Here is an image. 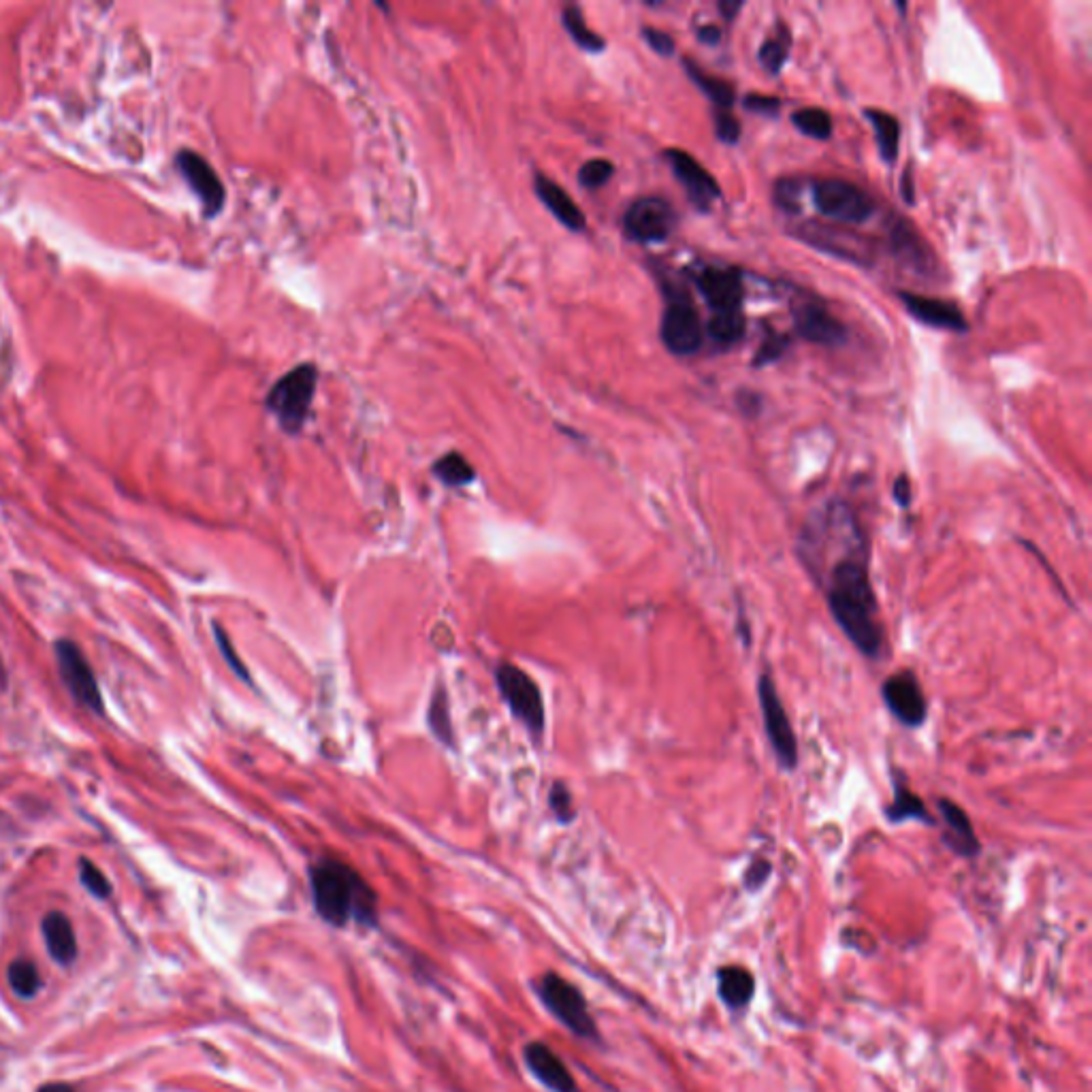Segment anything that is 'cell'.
Returning a JSON list of instances; mask_svg holds the SVG:
<instances>
[{"label": "cell", "instance_id": "6da1fadb", "mask_svg": "<svg viewBox=\"0 0 1092 1092\" xmlns=\"http://www.w3.org/2000/svg\"><path fill=\"white\" fill-rule=\"evenodd\" d=\"M798 553L824 592L834 624L864 658L879 660L885 630L870 583V547L849 503L832 499L806 520Z\"/></svg>", "mask_w": 1092, "mask_h": 1092}, {"label": "cell", "instance_id": "7a4b0ae2", "mask_svg": "<svg viewBox=\"0 0 1092 1092\" xmlns=\"http://www.w3.org/2000/svg\"><path fill=\"white\" fill-rule=\"evenodd\" d=\"M310 892L316 914L335 929L350 924L372 929L378 922V896L361 872L348 862L321 858L310 866Z\"/></svg>", "mask_w": 1092, "mask_h": 1092}, {"label": "cell", "instance_id": "3957f363", "mask_svg": "<svg viewBox=\"0 0 1092 1092\" xmlns=\"http://www.w3.org/2000/svg\"><path fill=\"white\" fill-rule=\"evenodd\" d=\"M318 386V367L314 363H301L284 374L267 393L265 408L272 412L280 427L289 435H297L304 429L312 401Z\"/></svg>", "mask_w": 1092, "mask_h": 1092}, {"label": "cell", "instance_id": "277c9868", "mask_svg": "<svg viewBox=\"0 0 1092 1092\" xmlns=\"http://www.w3.org/2000/svg\"><path fill=\"white\" fill-rule=\"evenodd\" d=\"M535 995L540 997L551 1016H556L570 1033L590 1041L600 1039L590 1003L575 984H570L558 973H544L535 984Z\"/></svg>", "mask_w": 1092, "mask_h": 1092}, {"label": "cell", "instance_id": "5b68a950", "mask_svg": "<svg viewBox=\"0 0 1092 1092\" xmlns=\"http://www.w3.org/2000/svg\"><path fill=\"white\" fill-rule=\"evenodd\" d=\"M758 700L760 713L764 721V732L768 745L775 753V758L783 770H794L798 766V738L792 728V721L787 717L785 704L779 696V690L772 679L770 670H764L758 679Z\"/></svg>", "mask_w": 1092, "mask_h": 1092}, {"label": "cell", "instance_id": "8992f818", "mask_svg": "<svg viewBox=\"0 0 1092 1092\" xmlns=\"http://www.w3.org/2000/svg\"><path fill=\"white\" fill-rule=\"evenodd\" d=\"M495 683L512 715L533 738H540L544 732V702L533 679L525 670L512 664H499L495 670Z\"/></svg>", "mask_w": 1092, "mask_h": 1092}, {"label": "cell", "instance_id": "52a82bcc", "mask_svg": "<svg viewBox=\"0 0 1092 1092\" xmlns=\"http://www.w3.org/2000/svg\"><path fill=\"white\" fill-rule=\"evenodd\" d=\"M811 199L815 210L834 223L860 225L872 214V199L841 177H824L813 181Z\"/></svg>", "mask_w": 1092, "mask_h": 1092}, {"label": "cell", "instance_id": "ba28073f", "mask_svg": "<svg viewBox=\"0 0 1092 1092\" xmlns=\"http://www.w3.org/2000/svg\"><path fill=\"white\" fill-rule=\"evenodd\" d=\"M621 225L630 242L662 244L677 227V212L662 197H641L628 206Z\"/></svg>", "mask_w": 1092, "mask_h": 1092}, {"label": "cell", "instance_id": "9c48e42d", "mask_svg": "<svg viewBox=\"0 0 1092 1092\" xmlns=\"http://www.w3.org/2000/svg\"><path fill=\"white\" fill-rule=\"evenodd\" d=\"M660 338L675 357H692L702 348V325L696 308L685 295H668Z\"/></svg>", "mask_w": 1092, "mask_h": 1092}, {"label": "cell", "instance_id": "30bf717a", "mask_svg": "<svg viewBox=\"0 0 1092 1092\" xmlns=\"http://www.w3.org/2000/svg\"><path fill=\"white\" fill-rule=\"evenodd\" d=\"M56 662L60 677L66 685L69 694L81 704V707L90 709L92 713H103V696H100V687L94 677V670L90 662L86 660L83 651L69 641V638H60L54 645Z\"/></svg>", "mask_w": 1092, "mask_h": 1092}, {"label": "cell", "instance_id": "8fae6325", "mask_svg": "<svg viewBox=\"0 0 1092 1092\" xmlns=\"http://www.w3.org/2000/svg\"><path fill=\"white\" fill-rule=\"evenodd\" d=\"M881 698L887 711L904 728H920L929 717V702L912 670H896L881 685Z\"/></svg>", "mask_w": 1092, "mask_h": 1092}, {"label": "cell", "instance_id": "7c38bea8", "mask_svg": "<svg viewBox=\"0 0 1092 1092\" xmlns=\"http://www.w3.org/2000/svg\"><path fill=\"white\" fill-rule=\"evenodd\" d=\"M175 166L181 173V177L189 181L191 191L199 197L201 206H204V214L208 218H214L223 212L227 191L223 179L218 177L214 166L193 149H181L175 156Z\"/></svg>", "mask_w": 1092, "mask_h": 1092}, {"label": "cell", "instance_id": "4fadbf2b", "mask_svg": "<svg viewBox=\"0 0 1092 1092\" xmlns=\"http://www.w3.org/2000/svg\"><path fill=\"white\" fill-rule=\"evenodd\" d=\"M694 282L713 314L743 312L745 287L743 274L738 269L702 267L698 274H694Z\"/></svg>", "mask_w": 1092, "mask_h": 1092}, {"label": "cell", "instance_id": "5bb4252c", "mask_svg": "<svg viewBox=\"0 0 1092 1092\" xmlns=\"http://www.w3.org/2000/svg\"><path fill=\"white\" fill-rule=\"evenodd\" d=\"M664 158L670 162L672 173L681 181V187L685 189L687 199L692 201L694 208L700 212H709L713 201L721 197L717 179L690 152H685V149L670 147L664 152Z\"/></svg>", "mask_w": 1092, "mask_h": 1092}, {"label": "cell", "instance_id": "9a60e30c", "mask_svg": "<svg viewBox=\"0 0 1092 1092\" xmlns=\"http://www.w3.org/2000/svg\"><path fill=\"white\" fill-rule=\"evenodd\" d=\"M937 806L941 824H944V828H941V841L946 843L950 851L961 855V858H976L982 845L967 811L959 802L950 798H939Z\"/></svg>", "mask_w": 1092, "mask_h": 1092}, {"label": "cell", "instance_id": "2e32d148", "mask_svg": "<svg viewBox=\"0 0 1092 1092\" xmlns=\"http://www.w3.org/2000/svg\"><path fill=\"white\" fill-rule=\"evenodd\" d=\"M523 1061L533 1078L551 1092H581L575 1075L570 1073L560 1054L553 1052L542 1041H529L523 1048Z\"/></svg>", "mask_w": 1092, "mask_h": 1092}, {"label": "cell", "instance_id": "e0dca14e", "mask_svg": "<svg viewBox=\"0 0 1092 1092\" xmlns=\"http://www.w3.org/2000/svg\"><path fill=\"white\" fill-rule=\"evenodd\" d=\"M794 327L806 342L819 346H843L847 342V329L824 306L804 304L794 308Z\"/></svg>", "mask_w": 1092, "mask_h": 1092}, {"label": "cell", "instance_id": "ac0fdd59", "mask_svg": "<svg viewBox=\"0 0 1092 1092\" xmlns=\"http://www.w3.org/2000/svg\"><path fill=\"white\" fill-rule=\"evenodd\" d=\"M898 297L904 304V310L924 325L944 329V331H954V333H965L969 329L965 314L944 299L924 297L916 293H900Z\"/></svg>", "mask_w": 1092, "mask_h": 1092}, {"label": "cell", "instance_id": "d6986e66", "mask_svg": "<svg viewBox=\"0 0 1092 1092\" xmlns=\"http://www.w3.org/2000/svg\"><path fill=\"white\" fill-rule=\"evenodd\" d=\"M533 191L537 195V199L542 201L544 208L558 218V221L575 233H581L585 231L587 227V218L583 214V210L577 206V201L570 197L560 184L556 179H551L549 175L535 171L533 175Z\"/></svg>", "mask_w": 1092, "mask_h": 1092}, {"label": "cell", "instance_id": "ffe728a7", "mask_svg": "<svg viewBox=\"0 0 1092 1092\" xmlns=\"http://www.w3.org/2000/svg\"><path fill=\"white\" fill-rule=\"evenodd\" d=\"M885 819H889V824H904V821H924V824L931 826L937 824L927 804L914 794L909 783L898 772H894L892 777V802L885 806Z\"/></svg>", "mask_w": 1092, "mask_h": 1092}, {"label": "cell", "instance_id": "44dd1931", "mask_svg": "<svg viewBox=\"0 0 1092 1092\" xmlns=\"http://www.w3.org/2000/svg\"><path fill=\"white\" fill-rule=\"evenodd\" d=\"M47 952L58 965H71L77 959V937L71 920L62 912H52L41 924Z\"/></svg>", "mask_w": 1092, "mask_h": 1092}, {"label": "cell", "instance_id": "7402d4cb", "mask_svg": "<svg viewBox=\"0 0 1092 1092\" xmlns=\"http://www.w3.org/2000/svg\"><path fill=\"white\" fill-rule=\"evenodd\" d=\"M755 993L753 973L741 965H728L717 971V995L726 1007L741 1012L751 1003Z\"/></svg>", "mask_w": 1092, "mask_h": 1092}, {"label": "cell", "instance_id": "603a6c76", "mask_svg": "<svg viewBox=\"0 0 1092 1092\" xmlns=\"http://www.w3.org/2000/svg\"><path fill=\"white\" fill-rule=\"evenodd\" d=\"M864 115L868 117V124L875 132V141L881 152V158L892 164L898 156L900 145V124L892 113H885L879 109H864Z\"/></svg>", "mask_w": 1092, "mask_h": 1092}, {"label": "cell", "instance_id": "cb8c5ba5", "mask_svg": "<svg viewBox=\"0 0 1092 1092\" xmlns=\"http://www.w3.org/2000/svg\"><path fill=\"white\" fill-rule=\"evenodd\" d=\"M683 66H685L687 75H690V79L696 83V86L704 94H707V98L711 100L715 107H719L721 111H730V107L734 105V88L730 86L728 81L719 79L715 75H709L707 71H702V66H698L690 58L683 60Z\"/></svg>", "mask_w": 1092, "mask_h": 1092}, {"label": "cell", "instance_id": "d4e9b609", "mask_svg": "<svg viewBox=\"0 0 1092 1092\" xmlns=\"http://www.w3.org/2000/svg\"><path fill=\"white\" fill-rule=\"evenodd\" d=\"M562 24L570 35V39H573L581 49H585V52L600 54L602 49L607 47V41H604L596 30L587 26L581 7L566 5L562 11Z\"/></svg>", "mask_w": 1092, "mask_h": 1092}, {"label": "cell", "instance_id": "484cf974", "mask_svg": "<svg viewBox=\"0 0 1092 1092\" xmlns=\"http://www.w3.org/2000/svg\"><path fill=\"white\" fill-rule=\"evenodd\" d=\"M707 333H709V338L715 342V346L732 348L734 344L741 342L743 335H745V316H743V312L713 314L709 325H707Z\"/></svg>", "mask_w": 1092, "mask_h": 1092}, {"label": "cell", "instance_id": "4316f807", "mask_svg": "<svg viewBox=\"0 0 1092 1092\" xmlns=\"http://www.w3.org/2000/svg\"><path fill=\"white\" fill-rule=\"evenodd\" d=\"M433 474L446 486H465L476 478L474 467L467 463L461 452H446L433 463Z\"/></svg>", "mask_w": 1092, "mask_h": 1092}, {"label": "cell", "instance_id": "83f0119b", "mask_svg": "<svg viewBox=\"0 0 1092 1092\" xmlns=\"http://www.w3.org/2000/svg\"><path fill=\"white\" fill-rule=\"evenodd\" d=\"M7 978H9V986L13 988V993L18 997H22V999L35 997L41 990V984H43L37 965L26 961V959L13 961L9 965Z\"/></svg>", "mask_w": 1092, "mask_h": 1092}, {"label": "cell", "instance_id": "f1b7e54d", "mask_svg": "<svg viewBox=\"0 0 1092 1092\" xmlns=\"http://www.w3.org/2000/svg\"><path fill=\"white\" fill-rule=\"evenodd\" d=\"M789 43H792V37H789L785 26H779V32L775 37H766V41L760 45V52H758V60L764 66L766 73L770 75L781 73L783 64L789 56Z\"/></svg>", "mask_w": 1092, "mask_h": 1092}, {"label": "cell", "instance_id": "f546056e", "mask_svg": "<svg viewBox=\"0 0 1092 1092\" xmlns=\"http://www.w3.org/2000/svg\"><path fill=\"white\" fill-rule=\"evenodd\" d=\"M792 124L802 134H806V137H813V139H828L834 130L830 113L819 107H804L794 111Z\"/></svg>", "mask_w": 1092, "mask_h": 1092}, {"label": "cell", "instance_id": "4dcf8cb0", "mask_svg": "<svg viewBox=\"0 0 1092 1092\" xmlns=\"http://www.w3.org/2000/svg\"><path fill=\"white\" fill-rule=\"evenodd\" d=\"M429 728L431 732L440 738V741L444 745H452V728H450V715H448V700H446V694L440 687L438 692L433 694L431 698V704H429Z\"/></svg>", "mask_w": 1092, "mask_h": 1092}, {"label": "cell", "instance_id": "1f68e13d", "mask_svg": "<svg viewBox=\"0 0 1092 1092\" xmlns=\"http://www.w3.org/2000/svg\"><path fill=\"white\" fill-rule=\"evenodd\" d=\"M615 175V164L607 158H592L579 169V184L587 191H598L607 187Z\"/></svg>", "mask_w": 1092, "mask_h": 1092}, {"label": "cell", "instance_id": "d6a6232c", "mask_svg": "<svg viewBox=\"0 0 1092 1092\" xmlns=\"http://www.w3.org/2000/svg\"><path fill=\"white\" fill-rule=\"evenodd\" d=\"M79 879L83 887L96 898H109L111 896V883L105 877V872L100 870L94 862L81 858L79 860Z\"/></svg>", "mask_w": 1092, "mask_h": 1092}, {"label": "cell", "instance_id": "836d02e7", "mask_svg": "<svg viewBox=\"0 0 1092 1092\" xmlns=\"http://www.w3.org/2000/svg\"><path fill=\"white\" fill-rule=\"evenodd\" d=\"M549 806H551V811H553V815H556V819L560 821V824H570V821L577 817L573 794H570V789L562 781L553 783L551 794H549Z\"/></svg>", "mask_w": 1092, "mask_h": 1092}, {"label": "cell", "instance_id": "e575fe53", "mask_svg": "<svg viewBox=\"0 0 1092 1092\" xmlns=\"http://www.w3.org/2000/svg\"><path fill=\"white\" fill-rule=\"evenodd\" d=\"M787 344H789V342H787V335H781V333L770 331V333L766 335V338H764V342L760 344L758 352H755L753 365H755V367H766V365H770V363L779 361V359L783 357V352H785Z\"/></svg>", "mask_w": 1092, "mask_h": 1092}, {"label": "cell", "instance_id": "d590c367", "mask_svg": "<svg viewBox=\"0 0 1092 1092\" xmlns=\"http://www.w3.org/2000/svg\"><path fill=\"white\" fill-rule=\"evenodd\" d=\"M741 130H743L741 122H738L730 111H717L715 113V134H717L719 141L734 145V143H738V139H741Z\"/></svg>", "mask_w": 1092, "mask_h": 1092}, {"label": "cell", "instance_id": "8d00e7d4", "mask_svg": "<svg viewBox=\"0 0 1092 1092\" xmlns=\"http://www.w3.org/2000/svg\"><path fill=\"white\" fill-rule=\"evenodd\" d=\"M798 195H800V179L785 177L775 187V201L785 212H798V206H800Z\"/></svg>", "mask_w": 1092, "mask_h": 1092}, {"label": "cell", "instance_id": "74e56055", "mask_svg": "<svg viewBox=\"0 0 1092 1092\" xmlns=\"http://www.w3.org/2000/svg\"><path fill=\"white\" fill-rule=\"evenodd\" d=\"M214 634H216V641H218V647H221V651H223V655H225V660H227V664L231 666V670H233V672H235V675H238L240 679H244V681H250V672L246 670V666H244V664H242V660L238 658V653H235V649H233L231 641H229V638H227L225 630H223L221 626H214Z\"/></svg>", "mask_w": 1092, "mask_h": 1092}, {"label": "cell", "instance_id": "f35d334b", "mask_svg": "<svg viewBox=\"0 0 1092 1092\" xmlns=\"http://www.w3.org/2000/svg\"><path fill=\"white\" fill-rule=\"evenodd\" d=\"M643 39L647 41V45L653 49L655 54H660V56L675 54V39H672L668 32H664V30H658L653 26H645L643 28Z\"/></svg>", "mask_w": 1092, "mask_h": 1092}, {"label": "cell", "instance_id": "ab89813d", "mask_svg": "<svg viewBox=\"0 0 1092 1092\" xmlns=\"http://www.w3.org/2000/svg\"><path fill=\"white\" fill-rule=\"evenodd\" d=\"M745 109L760 115H777L781 109V100L766 94H749L745 96Z\"/></svg>", "mask_w": 1092, "mask_h": 1092}, {"label": "cell", "instance_id": "60d3db41", "mask_svg": "<svg viewBox=\"0 0 1092 1092\" xmlns=\"http://www.w3.org/2000/svg\"><path fill=\"white\" fill-rule=\"evenodd\" d=\"M770 875V862L764 858L753 860L745 872V887L747 889H760Z\"/></svg>", "mask_w": 1092, "mask_h": 1092}, {"label": "cell", "instance_id": "b9f144b4", "mask_svg": "<svg viewBox=\"0 0 1092 1092\" xmlns=\"http://www.w3.org/2000/svg\"><path fill=\"white\" fill-rule=\"evenodd\" d=\"M892 495H894V499H896L898 506L909 508L912 497H914V491H912V482H909V478H906L904 474H900V476L894 480Z\"/></svg>", "mask_w": 1092, "mask_h": 1092}, {"label": "cell", "instance_id": "7bdbcfd3", "mask_svg": "<svg viewBox=\"0 0 1092 1092\" xmlns=\"http://www.w3.org/2000/svg\"><path fill=\"white\" fill-rule=\"evenodd\" d=\"M698 41L704 45H717L721 41V30L715 24H704L698 28Z\"/></svg>", "mask_w": 1092, "mask_h": 1092}, {"label": "cell", "instance_id": "ee69618b", "mask_svg": "<svg viewBox=\"0 0 1092 1092\" xmlns=\"http://www.w3.org/2000/svg\"><path fill=\"white\" fill-rule=\"evenodd\" d=\"M717 7H719L721 15H724L726 20H734L738 15V11L745 7V3H741V0H736V3H734V0H721Z\"/></svg>", "mask_w": 1092, "mask_h": 1092}, {"label": "cell", "instance_id": "f6af8a7d", "mask_svg": "<svg viewBox=\"0 0 1092 1092\" xmlns=\"http://www.w3.org/2000/svg\"><path fill=\"white\" fill-rule=\"evenodd\" d=\"M902 199L906 201V204H914V184H912L909 171L902 175Z\"/></svg>", "mask_w": 1092, "mask_h": 1092}, {"label": "cell", "instance_id": "bcb514c9", "mask_svg": "<svg viewBox=\"0 0 1092 1092\" xmlns=\"http://www.w3.org/2000/svg\"><path fill=\"white\" fill-rule=\"evenodd\" d=\"M37 1092H77L75 1086L71 1084H64V1082H52V1084H45L41 1086Z\"/></svg>", "mask_w": 1092, "mask_h": 1092}, {"label": "cell", "instance_id": "7dc6e473", "mask_svg": "<svg viewBox=\"0 0 1092 1092\" xmlns=\"http://www.w3.org/2000/svg\"><path fill=\"white\" fill-rule=\"evenodd\" d=\"M5 683H7V672L3 668V662H0V685H5Z\"/></svg>", "mask_w": 1092, "mask_h": 1092}]
</instances>
